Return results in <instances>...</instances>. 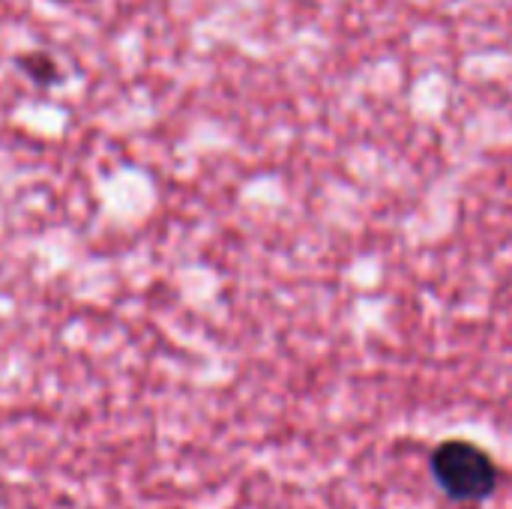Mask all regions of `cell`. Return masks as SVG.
Instances as JSON below:
<instances>
[{"label": "cell", "instance_id": "obj_1", "mask_svg": "<svg viewBox=\"0 0 512 509\" xmlns=\"http://www.w3.org/2000/svg\"><path fill=\"white\" fill-rule=\"evenodd\" d=\"M435 483L453 501H486L498 489L495 459L471 441H447L432 453Z\"/></svg>", "mask_w": 512, "mask_h": 509}]
</instances>
